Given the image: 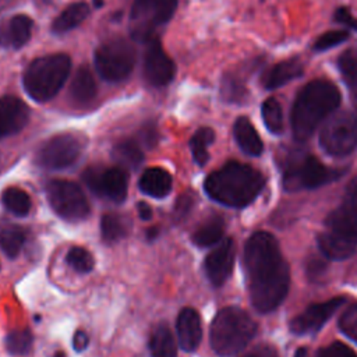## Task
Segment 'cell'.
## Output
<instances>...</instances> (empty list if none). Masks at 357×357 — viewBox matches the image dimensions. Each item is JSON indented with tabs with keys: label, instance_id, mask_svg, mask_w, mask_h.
<instances>
[{
	"label": "cell",
	"instance_id": "36",
	"mask_svg": "<svg viewBox=\"0 0 357 357\" xmlns=\"http://www.w3.org/2000/svg\"><path fill=\"white\" fill-rule=\"evenodd\" d=\"M32 346V333L28 329H14L6 336V347L10 354H25Z\"/></svg>",
	"mask_w": 357,
	"mask_h": 357
},
{
	"label": "cell",
	"instance_id": "12",
	"mask_svg": "<svg viewBox=\"0 0 357 357\" xmlns=\"http://www.w3.org/2000/svg\"><path fill=\"white\" fill-rule=\"evenodd\" d=\"M82 180L86 187L98 197L112 202H121L126 199L128 178L126 170L117 167L93 166L84 172Z\"/></svg>",
	"mask_w": 357,
	"mask_h": 357
},
{
	"label": "cell",
	"instance_id": "6",
	"mask_svg": "<svg viewBox=\"0 0 357 357\" xmlns=\"http://www.w3.org/2000/svg\"><path fill=\"white\" fill-rule=\"evenodd\" d=\"M135 60L134 45L120 36L102 42L93 53L95 70L107 82L124 81L132 73Z\"/></svg>",
	"mask_w": 357,
	"mask_h": 357
},
{
	"label": "cell",
	"instance_id": "32",
	"mask_svg": "<svg viewBox=\"0 0 357 357\" xmlns=\"http://www.w3.org/2000/svg\"><path fill=\"white\" fill-rule=\"evenodd\" d=\"M24 241V231L18 226L6 225L0 227V247L10 258H14L21 252Z\"/></svg>",
	"mask_w": 357,
	"mask_h": 357
},
{
	"label": "cell",
	"instance_id": "24",
	"mask_svg": "<svg viewBox=\"0 0 357 357\" xmlns=\"http://www.w3.org/2000/svg\"><path fill=\"white\" fill-rule=\"evenodd\" d=\"M172 183L169 172L160 167H149L141 174L138 185L142 192L153 198H163L170 192Z\"/></svg>",
	"mask_w": 357,
	"mask_h": 357
},
{
	"label": "cell",
	"instance_id": "43",
	"mask_svg": "<svg viewBox=\"0 0 357 357\" xmlns=\"http://www.w3.org/2000/svg\"><path fill=\"white\" fill-rule=\"evenodd\" d=\"M139 137H141V142L148 146V148H152L156 141H158V132H156V128L153 124H148L146 127H144L139 132Z\"/></svg>",
	"mask_w": 357,
	"mask_h": 357
},
{
	"label": "cell",
	"instance_id": "11",
	"mask_svg": "<svg viewBox=\"0 0 357 357\" xmlns=\"http://www.w3.org/2000/svg\"><path fill=\"white\" fill-rule=\"evenodd\" d=\"M82 149L84 142L75 134H57L39 146L35 163L43 169L61 170L73 166L81 156Z\"/></svg>",
	"mask_w": 357,
	"mask_h": 357
},
{
	"label": "cell",
	"instance_id": "16",
	"mask_svg": "<svg viewBox=\"0 0 357 357\" xmlns=\"http://www.w3.org/2000/svg\"><path fill=\"white\" fill-rule=\"evenodd\" d=\"M234 265V244L230 237L220 240L205 258V273L213 286H222Z\"/></svg>",
	"mask_w": 357,
	"mask_h": 357
},
{
	"label": "cell",
	"instance_id": "14",
	"mask_svg": "<svg viewBox=\"0 0 357 357\" xmlns=\"http://www.w3.org/2000/svg\"><path fill=\"white\" fill-rule=\"evenodd\" d=\"M326 226L354 243H357V177L346 188L343 201L326 218Z\"/></svg>",
	"mask_w": 357,
	"mask_h": 357
},
{
	"label": "cell",
	"instance_id": "35",
	"mask_svg": "<svg viewBox=\"0 0 357 357\" xmlns=\"http://www.w3.org/2000/svg\"><path fill=\"white\" fill-rule=\"evenodd\" d=\"M337 68L344 81L357 91V47H350L339 56Z\"/></svg>",
	"mask_w": 357,
	"mask_h": 357
},
{
	"label": "cell",
	"instance_id": "34",
	"mask_svg": "<svg viewBox=\"0 0 357 357\" xmlns=\"http://www.w3.org/2000/svg\"><path fill=\"white\" fill-rule=\"evenodd\" d=\"M100 233L105 243H116L126 236L127 225L120 215L106 213L100 220Z\"/></svg>",
	"mask_w": 357,
	"mask_h": 357
},
{
	"label": "cell",
	"instance_id": "30",
	"mask_svg": "<svg viewBox=\"0 0 357 357\" xmlns=\"http://www.w3.org/2000/svg\"><path fill=\"white\" fill-rule=\"evenodd\" d=\"M215 141V131L209 127H201L198 128L194 135L190 139V148L194 158V162L198 166H204L208 159V146Z\"/></svg>",
	"mask_w": 357,
	"mask_h": 357
},
{
	"label": "cell",
	"instance_id": "10",
	"mask_svg": "<svg viewBox=\"0 0 357 357\" xmlns=\"http://www.w3.org/2000/svg\"><path fill=\"white\" fill-rule=\"evenodd\" d=\"M46 195L52 209L70 222L84 220L89 213V202L81 187L68 180H50Z\"/></svg>",
	"mask_w": 357,
	"mask_h": 357
},
{
	"label": "cell",
	"instance_id": "3",
	"mask_svg": "<svg viewBox=\"0 0 357 357\" xmlns=\"http://www.w3.org/2000/svg\"><path fill=\"white\" fill-rule=\"evenodd\" d=\"M264 185L265 178L258 170L234 160L211 173L204 183L209 198L230 208L247 206L258 197Z\"/></svg>",
	"mask_w": 357,
	"mask_h": 357
},
{
	"label": "cell",
	"instance_id": "25",
	"mask_svg": "<svg viewBox=\"0 0 357 357\" xmlns=\"http://www.w3.org/2000/svg\"><path fill=\"white\" fill-rule=\"evenodd\" d=\"M89 15V7L85 1H77L67 6L53 21L52 32L56 35L66 33L77 28Z\"/></svg>",
	"mask_w": 357,
	"mask_h": 357
},
{
	"label": "cell",
	"instance_id": "44",
	"mask_svg": "<svg viewBox=\"0 0 357 357\" xmlns=\"http://www.w3.org/2000/svg\"><path fill=\"white\" fill-rule=\"evenodd\" d=\"M88 335L84 331H77L73 336V347L77 351H82L88 346Z\"/></svg>",
	"mask_w": 357,
	"mask_h": 357
},
{
	"label": "cell",
	"instance_id": "46",
	"mask_svg": "<svg viewBox=\"0 0 357 357\" xmlns=\"http://www.w3.org/2000/svg\"><path fill=\"white\" fill-rule=\"evenodd\" d=\"M156 236H158V229L156 227H152L146 231V240H149V241H152Z\"/></svg>",
	"mask_w": 357,
	"mask_h": 357
},
{
	"label": "cell",
	"instance_id": "48",
	"mask_svg": "<svg viewBox=\"0 0 357 357\" xmlns=\"http://www.w3.org/2000/svg\"><path fill=\"white\" fill-rule=\"evenodd\" d=\"M105 4V1L103 0H93V6L96 7V8H99V7H102Z\"/></svg>",
	"mask_w": 357,
	"mask_h": 357
},
{
	"label": "cell",
	"instance_id": "41",
	"mask_svg": "<svg viewBox=\"0 0 357 357\" xmlns=\"http://www.w3.org/2000/svg\"><path fill=\"white\" fill-rule=\"evenodd\" d=\"M192 204H194V199H192V197L190 194H181L177 198L176 205H174V218L177 220L184 219L188 215V212L191 211Z\"/></svg>",
	"mask_w": 357,
	"mask_h": 357
},
{
	"label": "cell",
	"instance_id": "20",
	"mask_svg": "<svg viewBox=\"0 0 357 357\" xmlns=\"http://www.w3.org/2000/svg\"><path fill=\"white\" fill-rule=\"evenodd\" d=\"M304 74V66L298 57L286 59L273 64L266 70L261 78V84L265 89L273 91L289 84L293 79L300 78Z\"/></svg>",
	"mask_w": 357,
	"mask_h": 357
},
{
	"label": "cell",
	"instance_id": "4",
	"mask_svg": "<svg viewBox=\"0 0 357 357\" xmlns=\"http://www.w3.org/2000/svg\"><path fill=\"white\" fill-rule=\"evenodd\" d=\"M71 73V59L64 53L46 54L32 60L22 75L26 95L35 102H47L64 86Z\"/></svg>",
	"mask_w": 357,
	"mask_h": 357
},
{
	"label": "cell",
	"instance_id": "26",
	"mask_svg": "<svg viewBox=\"0 0 357 357\" xmlns=\"http://www.w3.org/2000/svg\"><path fill=\"white\" fill-rule=\"evenodd\" d=\"M112 158L124 170H137L144 160V153L137 141L126 139L113 146Z\"/></svg>",
	"mask_w": 357,
	"mask_h": 357
},
{
	"label": "cell",
	"instance_id": "5",
	"mask_svg": "<svg viewBox=\"0 0 357 357\" xmlns=\"http://www.w3.org/2000/svg\"><path fill=\"white\" fill-rule=\"evenodd\" d=\"M257 332L252 318L238 307L220 310L211 324V346L219 356H233L241 351Z\"/></svg>",
	"mask_w": 357,
	"mask_h": 357
},
{
	"label": "cell",
	"instance_id": "8",
	"mask_svg": "<svg viewBox=\"0 0 357 357\" xmlns=\"http://www.w3.org/2000/svg\"><path fill=\"white\" fill-rule=\"evenodd\" d=\"M178 0H134L130 13V31L137 42L146 43L155 31L167 24L177 8Z\"/></svg>",
	"mask_w": 357,
	"mask_h": 357
},
{
	"label": "cell",
	"instance_id": "39",
	"mask_svg": "<svg viewBox=\"0 0 357 357\" xmlns=\"http://www.w3.org/2000/svg\"><path fill=\"white\" fill-rule=\"evenodd\" d=\"M340 331L357 343V304L350 305L339 319Z\"/></svg>",
	"mask_w": 357,
	"mask_h": 357
},
{
	"label": "cell",
	"instance_id": "33",
	"mask_svg": "<svg viewBox=\"0 0 357 357\" xmlns=\"http://www.w3.org/2000/svg\"><path fill=\"white\" fill-rule=\"evenodd\" d=\"M261 116L265 127L275 135L283 131V112L280 103L275 98H268L262 102Z\"/></svg>",
	"mask_w": 357,
	"mask_h": 357
},
{
	"label": "cell",
	"instance_id": "19",
	"mask_svg": "<svg viewBox=\"0 0 357 357\" xmlns=\"http://www.w3.org/2000/svg\"><path fill=\"white\" fill-rule=\"evenodd\" d=\"M178 344L184 351H194L202 339V326L199 315L192 308H183L177 317Z\"/></svg>",
	"mask_w": 357,
	"mask_h": 357
},
{
	"label": "cell",
	"instance_id": "31",
	"mask_svg": "<svg viewBox=\"0 0 357 357\" xmlns=\"http://www.w3.org/2000/svg\"><path fill=\"white\" fill-rule=\"evenodd\" d=\"M3 204L15 216H26L32 205L29 195L18 187H8L3 191Z\"/></svg>",
	"mask_w": 357,
	"mask_h": 357
},
{
	"label": "cell",
	"instance_id": "47",
	"mask_svg": "<svg viewBox=\"0 0 357 357\" xmlns=\"http://www.w3.org/2000/svg\"><path fill=\"white\" fill-rule=\"evenodd\" d=\"M268 354H269V353H264V356H262L261 353H251V354H247V356H244V357H268Z\"/></svg>",
	"mask_w": 357,
	"mask_h": 357
},
{
	"label": "cell",
	"instance_id": "28",
	"mask_svg": "<svg viewBox=\"0 0 357 357\" xmlns=\"http://www.w3.org/2000/svg\"><path fill=\"white\" fill-rule=\"evenodd\" d=\"M220 96L229 103H244L248 98V89L244 84V77L238 73L230 71L222 77Z\"/></svg>",
	"mask_w": 357,
	"mask_h": 357
},
{
	"label": "cell",
	"instance_id": "42",
	"mask_svg": "<svg viewBox=\"0 0 357 357\" xmlns=\"http://www.w3.org/2000/svg\"><path fill=\"white\" fill-rule=\"evenodd\" d=\"M333 20L351 29L357 31V17H354L349 7H339L333 13Z\"/></svg>",
	"mask_w": 357,
	"mask_h": 357
},
{
	"label": "cell",
	"instance_id": "22",
	"mask_svg": "<svg viewBox=\"0 0 357 357\" xmlns=\"http://www.w3.org/2000/svg\"><path fill=\"white\" fill-rule=\"evenodd\" d=\"M318 247L319 251L329 259H346L354 254L357 243L335 233V231H324L318 236Z\"/></svg>",
	"mask_w": 357,
	"mask_h": 357
},
{
	"label": "cell",
	"instance_id": "13",
	"mask_svg": "<svg viewBox=\"0 0 357 357\" xmlns=\"http://www.w3.org/2000/svg\"><path fill=\"white\" fill-rule=\"evenodd\" d=\"M144 75L153 86L167 85L176 75V64L165 52L158 36L145 43Z\"/></svg>",
	"mask_w": 357,
	"mask_h": 357
},
{
	"label": "cell",
	"instance_id": "40",
	"mask_svg": "<svg viewBox=\"0 0 357 357\" xmlns=\"http://www.w3.org/2000/svg\"><path fill=\"white\" fill-rule=\"evenodd\" d=\"M318 357H357V354L340 342H333L318 351Z\"/></svg>",
	"mask_w": 357,
	"mask_h": 357
},
{
	"label": "cell",
	"instance_id": "1",
	"mask_svg": "<svg viewBox=\"0 0 357 357\" xmlns=\"http://www.w3.org/2000/svg\"><path fill=\"white\" fill-rule=\"evenodd\" d=\"M244 266L250 300L262 314L278 308L289 291V266L276 238L266 233L252 234L244 247Z\"/></svg>",
	"mask_w": 357,
	"mask_h": 357
},
{
	"label": "cell",
	"instance_id": "18",
	"mask_svg": "<svg viewBox=\"0 0 357 357\" xmlns=\"http://www.w3.org/2000/svg\"><path fill=\"white\" fill-rule=\"evenodd\" d=\"M33 22L25 14H17L0 24V45L7 49H20L28 43Z\"/></svg>",
	"mask_w": 357,
	"mask_h": 357
},
{
	"label": "cell",
	"instance_id": "45",
	"mask_svg": "<svg viewBox=\"0 0 357 357\" xmlns=\"http://www.w3.org/2000/svg\"><path fill=\"white\" fill-rule=\"evenodd\" d=\"M137 211H138V215L142 220H149L152 218V209L146 202H138Z\"/></svg>",
	"mask_w": 357,
	"mask_h": 357
},
{
	"label": "cell",
	"instance_id": "17",
	"mask_svg": "<svg viewBox=\"0 0 357 357\" xmlns=\"http://www.w3.org/2000/svg\"><path fill=\"white\" fill-rule=\"evenodd\" d=\"M29 120V107L17 96L0 98V139L20 132Z\"/></svg>",
	"mask_w": 357,
	"mask_h": 357
},
{
	"label": "cell",
	"instance_id": "2",
	"mask_svg": "<svg viewBox=\"0 0 357 357\" xmlns=\"http://www.w3.org/2000/svg\"><path fill=\"white\" fill-rule=\"evenodd\" d=\"M340 91L324 78L305 84L297 93L290 114L293 135L297 141H305L340 105Z\"/></svg>",
	"mask_w": 357,
	"mask_h": 357
},
{
	"label": "cell",
	"instance_id": "37",
	"mask_svg": "<svg viewBox=\"0 0 357 357\" xmlns=\"http://www.w3.org/2000/svg\"><path fill=\"white\" fill-rule=\"evenodd\" d=\"M67 264L77 272L88 273L92 271L95 261L88 250L82 247H73L67 254Z\"/></svg>",
	"mask_w": 357,
	"mask_h": 357
},
{
	"label": "cell",
	"instance_id": "38",
	"mask_svg": "<svg viewBox=\"0 0 357 357\" xmlns=\"http://www.w3.org/2000/svg\"><path fill=\"white\" fill-rule=\"evenodd\" d=\"M350 36V33L346 29H336V31H328L325 33H322L321 36H318L312 45V49L315 52H325L329 50L340 43H343L344 40H347Z\"/></svg>",
	"mask_w": 357,
	"mask_h": 357
},
{
	"label": "cell",
	"instance_id": "7",
	"mask_svg": "<svg viewBox=\"0 0 357 357\" xmlns=\"http://www.w3.org/2000/svg\"><path fill=\"white\" fill-rule=\"evenodd\" d=\"M342 174V169L325 166L312 155L296 153L287 159L283 173V187L287 191L311 190L337 180Z\"/></svg>",
	"mask_w": 357,
	"mask_h": 357
},
{
	"label": "cell",
	"instance_id": "29",
	"mask_svg": "<svg viewBox=\"0 0 357 357\" xmlns=\"http://www.w3.org/2000/svg\"><path fill=\"white\" fill-rule=\"evenodd\" d=\"M225 231V223L220 216H213L201 223L192 234V241L198 247H211L218 244Z\"/></svg>",
	"mask_w": 357,
	"mask_h": 357
},
{
	"label": "cell",
	"instance_id": "21",
	"mask_svg": "<svg viewBox=\"0 0 357 357\" xmlns=\"http://www.w3.org/2000/svg\"><path fill=\"white\" fill-rule=\"evenodd\" d=\"M68 95L77 105H88L96 96V82L92 71L86 66H81L73 75Z\"/></svg>",
	"mask_w": 357,
	"mask_h": 357
},
{
	"label": "cell",
	"instance_id": "9",
	"mask_svg": "<svg viewBox=\"0 0 357 357\" xmlns=\"http://www.w3.org/2000/svg\"><path fill=\"white\" fill-rule=\"evenodd\" d=\"M319 145L331 156L350 155L357 145V117L351 112L332 113L319 131Z\"/></svg>",
	"mask_w": 357,
	"mask_h": 357
},
{
	"label": "cell",
	"instance_id": "15",
	"mask_svg": "<svg viewBox=\"0 0 357 357\" xmlns=\"http://www.w3.org/2000/svg\"><path fill=\"white\" fill-rule=\"evenodd\" d=\"M343 303V297H335L325 303L310 305L291 319L290 331L296 335H311L318 332Z\"/></svg>",
	"mask_w": 357,
	"mask_h": 357
},
{
	"label": "cell",
	"instance_id": "23",
	"mask_svg": "<svg viewBox=\"0 0 357 357\" xmlns=\"http://www.w3.org/2000/svg\"><path fill=\"white\" fill-rule=\"evenodd\" d=\"M233 135L240 149L250 156H259L264 145L259 134L247 117H238L233 126Z\"/></svg>",
	"mask_w": 357,
	"mask_h": 357
},
{
	"label": "cell",
	"instance_id": "27",
	"mask_svg": "<svg viewBox=\"0 0 357 357\" xmlns=\"http://www.w3.org/2000/svg\"><path fill=\"white\" fill-rule=\"evenodd\" d=\"M149 350L152 357H177L176 340L166 324L158 325L149 339Z\"/></svg>",
	"mask_w": 357,
	"mask_h": 357
}]
</instances>
